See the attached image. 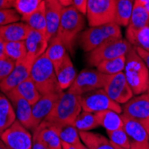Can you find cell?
Returning a JSON list of instances; mask_svg holds the SVG:
<instances>
[{
  "mask_svg": "<svg viewBox=\"0 0 149 149\" xmlns=\"http://www.w3.org/2000/svg\"><path fill=\"white\" fill-rule=\"evenodd\" d=\"M81 111L80 96L69 91L63 92L55 108L44 120L54 124H72Z\"/></svg>",
  "mask_w": 149,
  "mask_h": 149,
  "instance_id": "5b68a950",
  "label": "cell"
},
{
  "mask_svg": "<svg viewBox=\"0 0 149 149\" xmlns=\"http://www.w3.org/2000/svg\"><path fill=\"white\" fill-rule=\"evenodd\" d=\"M75 146L77 147V149H89L82 141L79 142V143H78L77 145H75Z\"/></svg>",
  "mask_w": 149,
  "mask_h": 149,
  "instance_id": "7dc6e473",
  "label": "cell"
},
{
  "mask_svg": "<svg viewBox=\"0 0 149 149\" xmlns=\"http://www.w3.org/2000/svg\"><path fill=\"white\" fill-rule=\"evenodd\" d=\"M136 47V50H137V53L139 54V56L143 60L146 66L149 70V52L141 48V47Z\"/></svg>",
  "mask_w": 149,
  "mask_h": 149,
  "instance_id": "ab89813d",
  "label": "cell"
},
{
  "mask_svg": "<svg viewBox=\"0 0 149 149\" xmlns=\"http://www.w3.org/2000/svg\"><path fill=\"white\" fill-rule=\"evenodd\" d=\"M85 27L84 15L80 13L72 6L63 8L61 20L56 36L61 39L66 49L72 52L75 39L79 33Z\"/></svg>",
  "mask_w": 149,
  "mask_h": 149,
  "instance_id": "7a4b0ae2",
  "label": "cell"
},
{
  "mask_svg": "<svg viewBox=\"0 0 149 149\" xmlns=\"http://www.w3.org/2000/svg\"><path fill=\"white\" fill-rule=\"evenodd\" d=\"M130 43L134 47H141L149 52V25L144 27L135 34Z\"/></svg>",
  "mask_w": 149,
  "mask_h": 149,
  "instance_id": "d590c367",
  "label": "cell"
},
{
  "mask_svg": "<svg viewBox=\"0 0 149 149\" xmlns=\"http://www.w3.org/2000/svg\"><path fill=\"white\" fill-rule=\"evenodd\" d=\"M125 63L126 56H123L100 63L97 66V69L100 72L104 73L106 75H113L124 71Z\"/></svg>",
  "mask_w": 149,
  "mask_h": 149,
  "instance_id": "1f68e13d",
  "label": "cell"
},
{
  "mask_svg": "<svg viewBox=\"0 0 149 149\" xmlns=\"http://www.w3.org/2000/svg\"><path fill=\"white\" fill-rule=\"evenodd\" d=\"M32 149H49L41 141H39L36 137L33 136V146Z\"/></svg>",
  "mask_w": 149,
  "mask_h": 149,
  "instance_id": "7bdbcfd3",
  "label": "cell"
},
{
  "mask_svg": "<svg viewBox=\"0 0 149 149\" xmlns=\"http://www.w3.org/2000/svg\"><path fill=\"white\" fill-rule=\"evenodd\" d=\"M62 146H63V149H77V147L75 146L71 145V144H67L64 142H62Z\"/></svg>",
  "mask_w": 149,
  "mask_h": 149,
  "instance_id": "f6af8a7d",
  "label": "cell"
},
{
  "mask_svg": "<svg viewBox=\"0 0 149 149\" xmlns=\"http://www.w3.org/2000/svg\"><path fill=\"white\" fill-rule=\"evenodd\" d=\"M6 96L13 104L15 112L16 120L29 130L34 131L37 129L38 124L36 123L32 114V105L22 97L15 89L6 94Z\"/></svg>",
  "mask_w": 149,
  "mask_h": 149,
  "instance_id": "4fadbf2b",
  "label": "cell"
},
{
  "mask_svg": "<svg viewBox=\"0 0 149 149\" xmlns=\"http://www.w3.org/2000/svg\"><path fill=\"white\" fill-rule=\"evenodd\" d=\"M72 124L79 132L90 131L99 127V123L97 121L96 114L83 110L77 116Z\"/></svg>",
  "mask_w": 149,
  "mask_h": 149,
  "instance_id": "4dcf8cb0",
  "label": "cell"
},
{
  "mask_svg": "<svg viewBox=\"0 0 149 149\" xmlns=\"http://www.w3.org/2000/svg\"><path fill=\"white\" fill-rule=\"evenodd\" d=\"M6 148H7V147H6ZM7 149H9V148H7Z\"/></svg>",
  "mask_w": 149,
  "mask_h": 149,
  "instance_id": "11a10c76",
  "label": "cell"
},
{
  "mask_svg": "<svg viewBox=\"0 0 149 149\" xmlns=\"http://www.w3.org/2000/svg\"><path fill=\"white\" fill-rule=\"evenodd\" d=\"M31 30L28 24L22 21H19L0 27V35L5 42L24 41Z\"/></svg>",
  "mask_w": 149,
  "mask_h": 149,
  "instance_id": "44dd1931",
  "label": "cell"
},
{
  "mask_svg": "<svg viewBox=\"0 0 149 149\" xmlns=\"http://www.w3.org/2000/svg\"><path fill=\"white\" fill-rule=\"evenodd\" d=\"M15 66V62H13L7 56L0 59V82L12 72Z\"/></svg>",
  "mask_w": 149,
  "mask_h": 149,
  "instance_id": "74e56055",
  "label": "cell"
},
{
  "mask_svg": "<svg viewBox=\"0 0 149 149\" xmlns=\"http://www.w3.org/2000/svg\"><path fill=\"white\" fill-rule=\"evenodd\" d=\"M79 136L81 141L89 149H116L109 139H106L102 134L91 131H81L79 132Z\"/></svg>",
  "mask_w": 149,
  "mask_h": 149,
  "instance_id": "484cf974",
  "label": "cell"
},
{
  "mask_svg": "<svg viewBox=\"0 0 149 149\" xmlns=\"http://www.w3.org/2000/svg\"><path fill=\"white\" fill-rule=\"evenodd\" d=\"M63 7L64 6L60 3L59 0H45L47 38L48 40L57 33Z\"/></svg>",
  "mask_w": 149,
  "mask_h": 149,
  "instance_id": "2e32d148",
  "label": "cell"
},
{
  "mask_svg": "<svg viewBox=\"0 0 149 149\" xmlns=\"http://www.w3.org/2000/svg\"><path fill=\"white\" fill-rule=\"evenodd\" d=\"M141 123L144 125V127H145V129H146V132L148 134V137H149V119L144 120L141 121Z\"/></svg>",
  "mask_w": 149,
  "mask_h": 149,
  "instance_id": "bcb514c9",
  "label": "cell"
},
{
  "mask_svg": "<svg viewBox=\"0 0 149 149\" xmlns=\"http://www.w3.org/2000/svg\"><path fill=\"white\" fill-rule=\"evenodd\" d=\"M16 120L13 104L6 95L0 94V136Z\"/></svg>",
  "mask_w": 149,
  "mask_h": 149,
  "instance_id": "cb8c5ba5",
  "label": "cell"
},
{
  "mask_svg": "<svg viewBox=\"0 0 149 149\" xmlns=\"http://www.w3.org/2000/svg\"><path fill=\"white\" fill-rule=\"evenodd\" d=\"M116 0H88L87 20L90 27L115 22Z\"/></svg>",
  "mask_w": 149,
  "mask_h": 149,
  "instance_id": "52a82bcc",
  "label": "cell"
},
{
  "mask_svg": "<svg viewBox=\"0 0 149 149\" xmlns=\"http://www.w3.org/2000/svg\"><path fill=\"white\" fill-rule=\"evenodd\" d=\"M33 136L41 141L49 149H63L62 141L53 123L43 120L33 131Z\"/></svg>",
  "mask_w": 149,
  "mask_h": 149,
  "instance_id": "e0dca14e",
  "label": "cell"
},
{
  "mask_svg": "<svg viewBox=\"0 0 149 149\" xmlns=\"http://www.w3.org/2000/svg\"><path fill=\"white\" fill-rule=\"evenodd\" d=\"M147 1V0H135V3H137V4H140L142 6L145 5V3Z\"/></svg>",
  "mask_w": 149,
  "mask_h": 149,
  "instance_id": "681fc988",
  "label": "cell"
},
{
  "mask_svg": "<svg viewBox=\"0 0 149 149\" xmlns=\"http://www.w3.org/2000/svg\"><path fill=\"white\" fill-rule=\"evenodd\" d=\"M147 95H148V96H149V86H148V88H147V90H146V92Z\"/></svg>",
  "mask_w": 149,
  "mask_h": 149,
  "instance_id": "db71d44e",
  "label": "cell"
},
{
  "mask_svg": "<svg viewBox=\"0 0 149 149\" xmlns=\"http://www.w3.org/2000/svg\"><path fill=\"white\" fill-rule=\"evenodd\" d=\"M67 54L68 53H67L65 46L56 35L49 40L48 47L45 52V55L52 62L55 69L61 64Z\"/></svg>",
  "mask_w": 149,
  "mask_h": 149,
  "instance_id": "d4e9b609",
  "label": "cell"
},
{
  "mask_svg": "<svg viewBox=\"0 0 149 149\" xmlns=\"http://www.w3.org/2000/svg\"><path fill=\"white\" fill-rule=\"evenodd\" d=\"M95 114L97 116L99 126L105 129L106 131L123 129V119L121 113L112 110H107L96 113Z\"/></svg>",
  "mask_w": 149,
  "mask_h": 149,
  "instance_id": "603a6c76",
  "label": "cell"
},
{
  "mask_svg": "<svg viewBox=\"0 0 149 149\" xmlns=\"http://www.w3.org/2000/svg\"><path fill=\"white\" fill-rule=\"evenodd\" d=\"M60 3L63 6H72V0H59Z\"/></svg>",
  "mask_w": 149,
  "mask_h": 149,
  "instance_id": "c3c4849f",
  "label": "cell"
},
{
  "mask_svg": "<svg viewBox=\"0 0 149 149\" xmlns=\"http://www.w3.org/2000/svg\"><path fill=\"white\" fill-rule=\"evenodd\" d=\"M130 149H149L148 143H135L130 141Z\"/></svg>",
  "mask_w": 149,
  "mask_h": 149,
  "instance_id": "b9f144b4",
  "label": "cell"
},
{
  "mask_svg": "<svg viewBox=\"0 0 149 149\" xmlns=\"http://www.w3.org/2000/svg\"><path fill=\"white\" fill-rule=\"evenodd\" d=\"M6 56L13 62H19L27 56V49L24 41L6 42L5 44Z\"/></svg>",
  "mask_w": 149,
  "mask_h": 149,
  "instance_id": "d6a6232c",
  "label": "cell"
},
{
  "mask_svg": "<svg viewBox=\"0 0 149 149\" xmlns=\"http://www.w3.org/2000/svg\"><path fill=\"white\" fill-rule=\"evenodd\" d=\"M123 72L134 95L138 96L146 92L149 86V70L134 46L126 55Z\"/></svg>",
  "mask_w": 149,
  "mask_h": 149,
  "instance_id": "6da1fadb",
  "label": "cell"
},
{
  "mask_svg": "<svg viewBox=\"0 0 149 149\" xmlns=\"http://www.w3.org/2000/svg\"><path fill=\"white\" fill-rule=\"evenodd\" d=\"M0 139L9 149H32L33 137L17 120L1 134Z\"/></svg>",
  "mask_w": 149,
  "mask_h": 149,
  "instance_id": "30bf717a",
  "label": "cell"
},
{
  "mask_svg": "<svg viewBox=\"0 0 149 149\" xmlns=\"http://www.w3.org/2000/svg\"><path fill=\"white\" fill-rule=\"evenodd\" d=\"M5 40L2 38L1 35H0V59L6 56V51H5Z\"/></svg>",
  "mask_w": 149,
  "mask_h": 149,
  "instance_id": "ee69618b",
  "label": "cell"
},
{
  "mask_svg": "<svg viewBox=\"0 0 149 149\" xmlns=\"http://www.w3.org/2000/svg\"><path fill=\"white\" fill-rule=\"evenodd\" d=\"M149 25V13L144 6L134 3L131 16L126 31V39L130 42L139 31Z\"/></svg>",
  "mask_w": 149,
  "mask_h": 149,
  "instance_id": "ac0fdd59",
  "label": "cell"
},
{
  "mask_svg": "<svg viewBox=\"0 0 149 149\" xmlns=\"http://www.w3.org/2000/svg\"><path fill=\"white\" fill-rule=\"evenodd\" d=\"M21 21L27 23L31 30L38 31L47 35V20L45 11V0L31 15L22 17Z\"/></svg>",
  "mask_w": 149,
  "mask_h": 149,
  "instance_id": "4316f807",
  "label": "cell"
},
{
  "mask_svg": "<svg viewBox=\"0 0 149 149\" xmlns=\"http://www.w3.org/2000/svg\"><path fill=\"white\" fill-rule=\"evenodd\" d=\"M15 90L22 97L28 101L31 105H33L41 97V94L39 93L31 77L22 81L21 84H19Z\"/></svg>",
  "mask_w": 149,
  "mask_h": 149,
  "instance_id": "83f0119b",
  "label": "cell"
},
{
  "mask_svg": "<svg viewBox=\"0 0 149 149\" xmlns=\"http://www.w3.org/2000/svg\"><path fill=\"white\" fill-rule=\"evenodd\" d=\"M30 77L41 96L49 93L63 92L59 88L54 64L47 57L45 53L34 62Z\"/></svg>",
  "mask_w": 149,
  "mask_h": 149,
  "instance_id": "3957f363",
  "label": "cell"
},
{
  "mask_svg": "<svg viewBox=\"0 0 149 149\" xmlns=\"http://www.w3.org/2000/svg\"><path fill=\"white\" fill-rule=\"evenodd\" d=\"M80 104L83 111L93 113L107 110H112L119 113H123V108L120 104L110 98L104 88L81 95Z\"/></svg>",
  "mask_w": 149,
  "mask_h": 149,
  "instance_id": "9c48e42d",
  "label": "cell"
},
{
  "mask_svg": "<svg viewBox=\"0 0 149 149\" xmlns=\"http://www.w3.org/2000/svg\"><path fill=\"white\" fill-rule=\"evenodd\" d=\"M54 125H55L57 130V133L62 142L71 144L73 146L81 142L79 131L74 127L73 124H54Z\"/></svg>",
  "mask_w": 149,
  "mask_h": 149,
  "instance_id": "f546056e",
  "label": "cell"
},
{
  "mask_svg": "<svg viewBox=\"0 0 149 149\" xmlns=\"http://www.w3.org/2000/svg\"><path fill=\"white\" fill-rule=\"evenodd\" d=\"M0 149H7L6 145L4 144V142L1 140V139H0Z\"/></svg>",
  "mask_w": 149,
  "mask_h": 149,
  "instance_id": "f907efd6",
  "label": "cell"
},
{
  "mask_svg": "<svg viewBox=\"0 0 149 149\" xmlns=\"http://www.w3.org/2000/svg\"><path fill=\"white\" fill-rule=\"evenodd\" d=\"M21 19L22 16L16 12L15 8L0 10V27L19 22L21 21Z\"/></svg>",
  "mask_w": 149,
  "mask_h": 149,
  "instance_id": "8d00e7d4",
  "label": "cell"
},
{
  "mask_svg": "<svg viewBox=\"0 0 149 149\" xmlns=\"http://www.w3.org/2000/svg\"><path fill=\"white\" fill-rule=\"evenodd\" d=\"M104 89L110 98L120 104H125L134 97L133 91L128 83L123 72L110 75Z\"/></svg>",
  "mask_w": 149,
  "mask_h": 149,
  "instance_id": "8fae6325",
  "label": "cell"
},
{
  "mask_svg": "<svg viewBox=\"0 0 149 149\" xmlns=\"http://www.w3.org/2000/svg\"><path fill=\"white\" fill-rule=\"evenodd\" d=\"M113 146H115L116 149H127V148H123V147H120V146H115V145H113Z\"/></svg>",
  "mask_w": 149,
  "mask_h": 149,
  "instance_id": "f5cc1de1",
  "label": "cell"
},
{
  "mask_svg": "<svg viewBox=\"0 0 149 149\" xmlns=\"http://www.w3.org/2000/svg\"><path fill=\"white\" fill-rule=\"evenodd\" d=\"M24 43L27 49V55L34 59H37L46 52L49 40L45 33L35 30H31L26 39L24 40Z\"/></svg>",
  "mask_w": 149,
  "mask_h": 149,
  "instance_id": "d6986e66",
  "label": "cell"
},
{
  "mask_svg": "<svg viewBox=\"0 0 149 149\" xmlns=\"http://www.w3.org/2000/svg\"><path fill=\"white\" fill-rule=\"evenodd\" d=\"M135 0H116V15L115 22L126 27L129 24Z\"/></svg>",
  "mask_w": 149,
  "mask_h": 149,
  "instance_id": "f1b7e54d",
  "label": "cell"
},
{
  "mask_svg": "<svg viewBox=\"0 0 149 149\" xmlns=\"http://www.w3.org/2000/svg\"><path fill=\"white\" fill-rule=\"evenodd\" d=\"M121 37L123 35L120 25L113 22L104 25L89 27L81 33L79 43L81 48L89 53L105 42L121 39Z\"/></svg>",
  "mask_w": 149,
  "mask_h": 149,
  "instance_id": "277c9868",
  "label": "cell"
},
{
  "mask_svg": "<svg viewBox=\"0 0 149 149\" xmlns=\"http://www.w3.org/2000/svg\"><path fill=\"white\" fill-rule=\"evenodd\" d=\"M59 88L62 91L69 89L76 79L77 73L74 65L71 60L69 54H67L61 64L55 69Z\"/></svg>",
  "mask_w": 149,
  "mask_h": 149,
  "instance_id": "ffe728a7",
  "label": "cell"
},
{
  "mask_svg": "<svg viewBox=\"0 0 149 149\" xmlns=\"http://www.w3.org/2000/svg\"><path fill=\"white\" fill-rule=\"evenodd\" d=\"M121 115L123 119V130L127 133L130 141L135 143H148V134L141 121L124 116L123 113Z\"/></svg>",
  "mask_w": 149,
  "mask_h": 149,
  "instance_id": "7402d4cb",
  "label": "cell"
},
{
  "mask_svg": "<svg viewBox=\"0 0 149 149\" xmlns=\"http://www.w3.org/2000/svg\"><path fill=\"white\" fill-rule=\"evenodd\" d=\"M123 113L131 119L144 120L149 119V96L146 93L138 95L131 97L128 102L123 104Z\"/></svg>",
  "mask_w": 149,
  "mask_h": 149,
  "instance_id": "5bb4252c",
  "label": "cell"
},
{
  "mask_svg": "<svg viewBox=\"0 0 149 149\" xmlns=\"http://www.w3.org/2000/svg\"><path fill=\"white\" fill-rule=\"evenodd\" d=\"M35 61L36 59L27 55L24 59L16 62L12 72L2 82H0V90L6 95L8 92L15 89L17 86L21 84L22 81L30 78L31 71Z\"/></svg>",
  "mask_w": 149,
  "mask_h": 149,
  "instance_id": "7c38bea8",
  "label": "cell"
},
{
  "mask_svg": "<svg viewBox=\"0 0 149 149\" xmlns=\"http://www.w3.org/2000/svg\"><path fill=\"white\" fill-rule=\"evenodd\" d=\"M44 0H15V8L22 17L33 13Z\"/></svg>",
  "mask_w": 149,
  "mask_h": 149,
  "instance_id": "836d02e7",
  "label": "cell"
},
{
  "mask_svg": "<svg viewBox=\"0 0 149 149\" xmlns=\"http://www.w3.org/2000/svg\"><path fill=\"white\" fill-rule=\"evenodd\" d=\"M108 139L115 146L130 149V139L123 129L107 131Z\"/></svg>",
  "mask_w": 149,
  "mask_h": 149,
  "instance_id": "e575fe53",
  "label": "cell"
},
{
  "mask_svg": "<svg viewBox=\"0 0 149 149\" xmlns=\"http://www.w3.org/2000/svg\"><path fill=\"white\" fill-rule=\"evenodd\" d=\"M131 47L132 45L127 39L123 38L105 42L88 53L87 57L88 63L90 66L97 67L104 61L126 56Z\"/></svg>",
  "mask_w": 149,
  "mask_h": 149,
  "instance_id": "8992f818",
  "label": "cell"
},
{
  "mask_svg": "<svg viewBox=\"0 0 149 149\" xmlns=\"http://www.w3.org/2000/svg\"><path fill=\"white\" fill-rule=\"evenodd\" d=\"M144 7L146 8V10L149 13V0H147V1L145 3V5H144Z\"/></svg>",
  "mask_w": 149,
  "mask_h": 149,
  "instance_id": "816d5d0a",
  "label": "cell"
},
{
  "mask_svg": "<svg viewBox=\"0 0 149 149\" xmlns=\"http://www.w3.org/2000/svg\"><path fill=\"white\" fill-rule=\"evenodd\" d=\"M62 93L63 92H56L42 95L32 105V114L38 126L51 113L57 104Z\"/></svg>",
  "mask_w": 149,
  "mask_h": 149,
  "instance_id": "9a60e30c",
  "label": "cell"
},
{
  "mask_svg": "<svg viewBox=\"0 0 149 149\" xmlns=\"http://www.w3.org/2000/svg\"><path fill=\"white\" fill-rule=\"evenodd\" d=\"M88 0H72V6L77 9L80 13L83 15L87 13V6H88Z\"/></svg>",
  "mask_w": 149,
  "mask_h": 149,
  "instance_id": "f35d334b",
  "label": "cell"
},
{
  "mask_svg": "<svg viewBox=\"0 0 149 149\" xmlns=\"http://www.w3.org/2000/svg\"><path fill=\"white\" fill-rule=\"evenodd\" d=\"M110 75L100 72L97 69H84L77 74L72 85L68 91L78 96L104 88Z\"/></svg>",
  "mask_w": 149,
  "mask_h": 149,
  "instance_id": "ba28073f",
  "label": "cell"
},
{
  "mask_svg": "<svg viewBox=\"0 0 149 149\" xmlns=\"http://www.w3.org/2000/svg\"><path fill=\"white\" fill-rule=\"evenodd\" d=\"M15 6V0H0V10L10 9Z\"/></svg>",
  "mask_w": 149,
  "mask_h": 149,
  "instance_id": "60d3db41",
  "label": "cell"
}]
</instances>
